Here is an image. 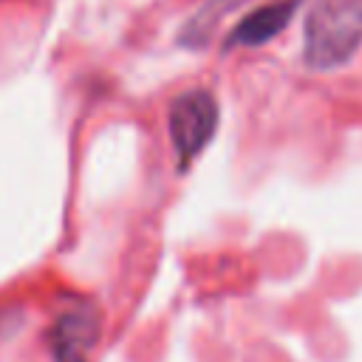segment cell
I'll list each match as a JSON object with an SVG mask.
<instances>
[{
	"label": "cell",
	"mask_w": 362,
	"mask_h": 362,
	"mask_svg": "<svg viewBox=\"0 0 362 362\" xmlns=\"http://www.w3.org/2000/svg\"><path fill=\"white\" fill-rule=\"evenodd\" d=\"M297 8V0H277V3H266L260 8H255L249 17H243L232 34L226 37V48L235 45H260L266 40H272L274 34H280L286 28V23L291 20Z\"/></svg>",
	"instance_id": "cell-4"
},
{
	"label": "cell",
	"mask_w": 362,
	"mask_h": 362,
	"mask_svg": "<svg viewBox=\"0 0 362 362\" xmlns=\"http://www.w3.org/2000/svg\"><path fill=\"white\" fill-rule=\"evenodd\" d=\"M167 124H170V139H173V147H175L178 158L189 161L192 156H198L209 144V139L218 127V102H215V96L204 88L184 90L181 96L173 99Z\"/></svg>",
	"instance_id": "cell-2"
},
{
	"label": "cell",
	"mask_w": 362,
	"mask_h": 362,
	"mask_svg": "<svg viewBox=\"0 0 362 362\" xmlns=\"http://www.w3.org/2000/svg\"><path fill=\"white\" fill-rule=\"evenodd\" d=\"M362 45V0H311L303 25V59L311 71L342 68Z\"/></svg>",
	"instance_id": "cell-1"
},
{
	"label": "cell",
	"mask_w": 362,
	"mask_h": 362,
	"mask_svg": "<svg viewBox=\"0 0 362 362\" xmlns=\"http://www.w3.org/2000/svg\"><path fill=\"white\" fill-rule=\"evenodd\" d=\"M99 337V317L90 305L68 308L54 325V351L59 362H85Z\"/></svg>",
	"instance_id": "cell-3"
},
{
	"label": "cell",
	"mask_w": 362,
	"mask_h": 362,
	"mask_svg": "<svg viewBox=\"0 0 362 362\" xmlns=\"http://www.w3.org/2000/svg\"><path fill=\"white\" fill-rule=\"evenodd\" d=\"M240 0H209L187 25H184V31L178 34V40L184 42V45H198V42H204L206 37H209V31L215 28V23L221 20V14L223 11H229L232 6H238Z\"/></svg>",
	"instance_id": "cell-5"
}]
</instances>
